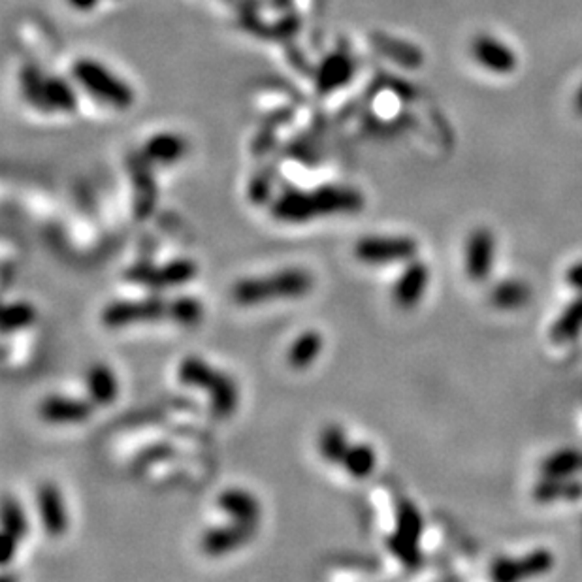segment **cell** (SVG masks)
<instances>
[{
	"label": "cell",
	"instance_id": "cell-1",
	"mask_svg": "<svg viewBox=\"0 0 582 582\" xmlns=\"http://www.w3.org/2000/svg\"><path fill=\"white\" fill-rule=\"evenodd\" d=\"M315 287L313 273L306 268H283L261 277H245L230 289L234 304L253 308L277 300H298Z\"/></svg>",
	"mask_w": 582,
	"mask_h": 582
},
{
	"label": "cell",
	"instance_id": "cell-2",
	"mask_svg": "<svg viewBox=\"0 0 582 582\" xmlns=\"http://www.w3.org/2000/svg\"><path fill=\"white\" fill-rule=\"evenodd\" d=\"M362 199L349 189H320L315 194L289 192L279 199L272 211L282 223H309L315 217H327L336 213H355L362 209Z\"/></svg>",
	"mask_w": 582,
	"mask_h": 582
},
{
	"label": "cell",
	"instance_id": "cell-3",
	"mask_svg": "<svg viewBox=\"0 0 582 582\" xmlns=\"http://www.w3.org/2000/svg\"><path fill=\"white\" fill-rule=\"evenodd\" d=\"M178 381L189 388H200L208 396L211 403V411L219 419H228L236 413L240 403V391L236 381L213 368L204 358L197 355L185 356L178 365Z\"/></svg>",
	"mask_w": 582,
	"mask_h": 582
},
{
	"label": "cell",
	"instance_id": "cell-4",
	"mask_svg": "<svg viewBox=\"0 0 582 582\" xmlns=\"http://www.w3.org/2000/svg\"><path fill=\"white\" fill-rule=\"evenodd\" d=\"M469 59L476 67L494 78H509L521 67V55L503 36L481 31L469 40Z\"/></svg>",
	"mask_w": 582,
	"mask_h": 582
},
{
	"label": "cell",
	"instance_id": "cell-5",
	"mask_svg": "<svg viewBox=\"0 0 582 582\" xmlns=\"http://www.w3.org/2000/svg\"><path fill=\"white\" fill-rule=\"evenodd\" d=\"M422 531L424 521L420 511L413 502L402 500L396 505V524L394 531L386 539V545L391 554L396 556L407 569H417L422 564Z\"/></svg>",
	"mask_w": 582,
	"mask_h": 582
},
{
	"label": "cell",
	"instance_id": "cell-6",
	"mask_svg": "<svg viewBox=\"0 0 582 582\" xmlns=\"http://www.w3.org/2000/svg\"><path fill=\"white\" fill-rule=\"evenodd\" d=\"M199 275V264L190 258H174L162 266L151 263H136L123 273L125 282L147 289H176L190 283Z\"/></svg>",
	"mask_w": 582,
	"mask_h": 582
},
{
	"label": "cell",
	"instance_id": "cell-7",
	"mask_svg": "<svg viewBox=\"0 0 582 582\" xmlns=\"http://www.w3.org/2000/svg\"><path fill=\"white\" fill-rule=\"evenodd\" d=\"M162 319H168V301L162 298L115 300L100 311L102 327L110 330L140 325V322H157Z\"/></svg>",
	"mask_w": 582,
	"mask_h": 582
},
{
	"label": "cell",
	"instance_id": "cell-8",
	"mask_svg": "<svg viewBox=\"0 0 582 582\" xmlns=\"http://www.w3.org/2000/svg\"><path fill=\"white\" fill-rule=\"evenodd\" d=\"M419 244L409 236H365L355 244L356 261L364 264L409 263L417 258Z\"/></svg>",
	"mask_w": 582,
	"mask_h": 582
},
{
	"label": "cell",
	"instance_id": "cell-9",
	"mask_svg": "<svg viewBox=\"0 0 582 582\" xmlns=\"http://www.w3.org/2000/svg\"><path fill=\"white\" fill-rule=\"evenodd\" d=\"M495 261V236L490 228H473L464 245V272L473 283H483L490 277Z\"/></svg>",
	"mask_w": 582,
	"mask_h": 582
},
{
	"label": "cell",
	"instance_id": "cell-10",
	"mask_svg": "<svg viewBox=\"0 0 582 582\" xmlns=\"http://www.w3.org/2000/svg\"><path fill=\"white\" fill-rule=\"evenodd\" d=\"M554 566V556L547 549H537L519 558H500L492 564L490 575L498 582H516L545 575Z\"/></svg>",
	"mask_w": 582,
	"mask_h": 582
},
{
	"label": "cell",
	"instance_id": "cell-11",
	"mask_svg": "<svg viewBox=\"0 0 582 582\" xmlns=\"http://www.w3.org/2000/svg\"><path fill=\"white\" fill-rule=\"evenodd\" d=\"M95 403L85 398L50 394L38 405L40 419L48 424H83L93 417Z\"/></svg>",
	"mask_w": 582,
	"mask_h": 582
},
{
	"label": "cell",
	"instance_id": "cell-12",
	"mask_svg": "<svg viewBox=\"0 0 582 582\" xmlns=\"http://www.w3.org/2000/svg\"><path fill=\"white\" fill-rule=\"evenodd\" d=\"M430 287V268L426 263L409 261L403 272L398 275L396 283L393 287V300L394 304L402 309H413L420 304L426 291Z\"/></svg>",
	"mask_w": 582,
	"mask_h": 582
},
{
	"label": "cell",
	"instance_id": "cell-13",
	"mask_svg": "<svg viewBox=\"0 0 582 582\" xmlns=\"http://www.w3.org/2000/svg\"><path fill=\"white\" fill-rule=\"evenodd\" d=\"M254 530H256L254 526L242 524V522H236V521H230V524L209 528L202 533L200 549L204 550V554H208L211 558L226 556L232 550L247 545L253 539Z\"/></svg>",
	"mask_w": 582,
	"mask_h": 582
},
{
	"label": "cell",
	"instance_id": "cell-14",
	"mask_svg": "<svg viewBox=\"0 0 582 582\" xmlns=\"http://www.w3.org/2000/svg\"><path fill=\"white\" fill-rule=\"evenodd\" d=\"M38 516L44 531L51 537H60L69 530V511L62 492L53 483L40 485L36 494Z\"/></svg>",
	"mask_w": 582,
	"mask_h": 582
},
{
	"label": "cell",
	"instance_id": "cell-15",
	"mask_svg": "<svg viewBox=\"0 0 582 582\" xmlns=\"http://www.w3.org/2000/svg\"><path fill=\"white\" fill-rule=\"evenodd\" d=\"M217 507L221 513H225L230 521L242 522L254 526L261 521V503L254 498V495L244 488H226L219 494Z\"/></svg>",
	"mask_w": 582,
	"mask_h": 582
},
{
	"label": "cell",
	"instance_id": "cell-16",
	"mask_svg": "<svg viewBox=\"0 0 582 582\" xmlns=\"http://www.w3.org/2000/svg\"><path fill=\"white\" fill-rule=\"evenodd\" d=\"M85 388H88L89 400L98 407L112 405L119 396L117 375L104 362L89 365L88 374H85Z\"/></svg>",
	"mask_w": 582,
	"mask_h": 582
},
{
	"label": "cell",
	"instance_id": "cell-17",
	"mask_svg": "<svg viewBox=\"0 0 582 582\" xmlns=\"http://www.w3.org/2000/svg\"><path fill=\"white\" fill-rule=\"evenodd\" d=\"M533 498L539 503L577 502L582 498V481L575 477H543L533 486Z\"/></svg>",
	"mask_w": 582,
	"mask_h": 582
},
{
	"label": "cell",
	"instance_id": "cell-18",
	"mask_svg": "<svg viewBox=\"0 0 582 582\" xmlns=\"http://www.w3.org/2000/svg\"><path fill=\"white\" fill-rule=\"evenodd\" d=\"M582 334V294H577L564 311L556 317L549 330V337L556 345L573 343Z\"/></svg>",
	"mask_w": 582,
	"mask_h": 582
},
{
	"label": "cell",
	"instance_id": "cell-19",
	"mask_svg": "<svg viewBox=\"0 0 582 582\" xmlns=\"http://www.w3.org/2000/svg\"><path fill=\"white\" fill-rule=\"evenodd\" d=\"M531 287L522 279H503L490 291V304L500 311H516L530 304Z\"/></svg>",
	"mask_w": 582,
	"mask_h": 582
},
{
	"label": "cell",
	"instance_id": "cell-20",
	"mask_svg": "<svg viewBox=\"0 0 582 582\" xmlns=\"http://www.w3.org/2000/svg\"><path fill=\"white\" fill-rule=\"evenodd\" d=\"M322 347H325V337L319 330L301 332L289 347L287 360L294 370H306L320 356Z\"/></svg>",
	"mask_w": 582,
	"mask_h": 582
},
{
	"label": "cell",
	"instance_id": "cell-21",
	"mask_svg": "<svg viewBox=\"0 0 582 582\" xmlns=\"http://www.w3.org/2000/svg\"><path fill=\"white\" fill-rule=\"evenodd\" d=\"M356 481L368 479L377 467V452L370 443H351L339 464Z\"/></svg>",
	"mask_w": 582,
	"mask_h": 582
},
{
	"label": "cell",
	"instance_id": "cell-22",
	"mask_svg": "<svg viewBox=\"0 0 582 582\" xmlns=\"http://www.w3.org/2000/svg\"><path fill=\"white\" fill-rule=\"evenodd\" d=\"M580 471H582V452L575 448L556 450L541 462L543 477H575Z\"/></svg>",
	"mask_w": 582,
	"mask_h": 582
},
{
	"label": "cell",
	"instance_id": "cell-23",
	"mask_svg": "<svg viewBox=\"0 0 582 582\" xmlns=\"http://www.w3.org/2000/svg\"><path fill=\"white\" fill-rule=\"evenodd\" d=\"M349 445L351 443L347 439V434H345V430L339 424H328L322 428L319 436V452L328 464L339 466Z\"/></svg>",
	"mask_w": 582,
	"mask_h": 582
},
{
	"label": "cell",
	"instance_id": "cell-24",
	"mask_svg": "<svg viewBox=\"0 0 582 582\" xmlns=\"http://www.w3.org/2000/svg\"><path fill=\"white\" fill-rule=\"evenodd\" d=\"M38 319V309L27 300L10 301L3 308V332L14 334L31 328Z\"/></svg>",
	"mask_w": 582,
	"mask_h": 582
},
{
	"label": "cell",
	"instance_id": "cell-25",
	"mask_svg": "<svg viewBox=\"0 0 582 582\" xmlns=\"http://www.w3.org/2000/svg\"><path fill=\"white\" fill-rule=\"evenodd\" d=\"M204 304L194 296H178L168 300V320L181 327H197L204 319Z\"/></svg>",
	"mask_w": 582,
	"mask_h": 582
},
{
	"label": "cell",
	"instance_id": "cell-26",
	"mask_svg": "<svg viewBox=\"0 0 582 582\" xmlns=\"http://www.w3.org/2000/svg\"><path fill=\"white\" fill-rule=\"evenodd\" d=\"M3 526L6 533L14 535L19 541H23L27 531H29V521H27V514L21 507V503L12 498V495H6L5 502H3Z\"/></svg>",
	"mask_w": 582,
	"mask_h": 582
},
{
	"label": "cell",
	"instance_id": "cell-27",
	"mask_svg": "<svg viewBox=\"0 0 582 582\" xmlns=\"http://www.w3.org/2000/svg\"><path fill=\"white\" fill-rule=\"evenodd\" d=\"M19 543L21 541H19V539H15L14 535H10L6 531L0 533V564H3L5 568L10 566V562L15 558Z\"/></svg>",
	"mask_w": 582,
	"mask_h": 582
},
{
	"label": "cell",
	"instance_id": "cell-28",
	"mask_svg": "<svg viewBox=\"0 0 582 582\" xmlns=\"http://www.w3.org/2000/svg\"><path fill=\"white\" fill-rule=\"evenodd\" d=\"M566 283L577 294H582V261L573 263L566 272Z\"/></svg>",
	"mask_w": 582,
	"mask_h": 582
},
{
	"label": "cell",
	"instance_id": "cell-29",
	"mask_svg": "<svg viewBox=\"0 0 582 582\" xmlns=\"http://www.w3.org/2000/svg\"><path fill=\"white\" fill-rule=\"evenodd\" d=\"M571 106H573V112H575V115L582 119V79L578 81V85H577L575 91H573Z\"/></svg>",
	"mask_w": 582,
	"mask_h": 582
}]
</instances>
